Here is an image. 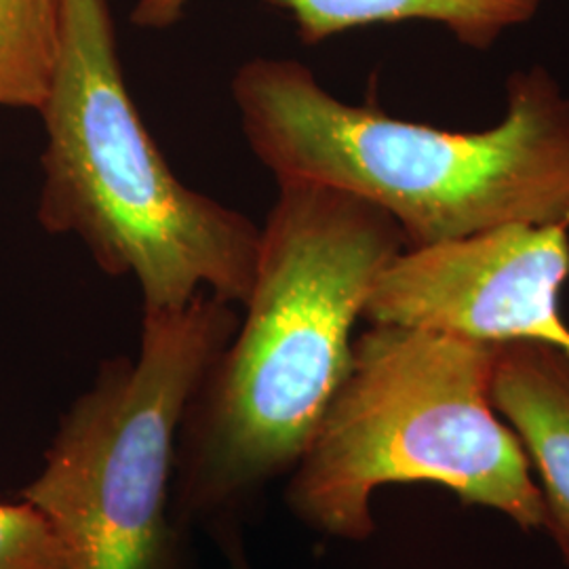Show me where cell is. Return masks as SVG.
Returning <instances> with one entry per match:
<instances>
[{"label": "cell", "instance_id": "10", "mask_svg": "<svg viewBox=\"0 0 569 569\" xmlns=\"http://www.w3.org/2000/svg\"><path fill=\"white\" fill-rule=\"evenodd\" d=\"M0 569H68L56 529L26 500L0 502Z\"/></svg>", "mask_w": 569, "mask_h": 569}, {"label": "cell", "instance_id": "6", "mask_svg": "<svg viewBox=\"0 0 569 569\" xmlns=\"http://www.w3.org/2000/svg\"><path fill=\"white\" fill-rule=\"evenodd\" d=\"M568 228L507 224L407 247L380 274L363 319L488 345H545L569 357V326L559 308L569 277Z\"/></svg>", "mask_w": 569, "mask_h": 569}, {"label": "cell", "instance_id": "11", "mask_svg": "<svg viewBox=\"0 0 569 569\" xmlns=\"http://www.w3.org/2000/svg\"><path fill=\"white\" fill-rule=\"evenodd\" d=\"M545 529L552 536L555 545L563 552V557L569 563V512L549 502V521Z\"/></svg>", "mask_w": 569, "mask_h": 569}, {"label": "cell", "instance_id": "2", "mask_svg": "<svg viewBox=\"0 0 569 569\" xmlns=\"http://www.w3.org/2000/svg\"><path fill=\"white\" fill-rule=\"evenodd\" d=\"M507 93V117L491 129L449 131L342 102L296 60L256 58L232 79L244 140L277 182L376 204L407 247L569 226V96L542 66L515 72Z\"/></svg>", "mask_w": 569, "mask_h": 569}, {"label": "cell", "instance_id": "5", "mask_svg": "<svg viewBox=\"0 0 569 569\" xmlns=\"http://www.w3.org/2000/svg\"><path fill=\"white\" fill-rule=\"evenodd\" d=\"M232 306L201 293L143 312L138 355L106 361L61 416L20 496L56 529L68 569H180L169 519L178 432L239 327Z\"/></svg>", "mask_w": 569, "mask_h": 569}, {"label": "cell", "instance_id": "9", "mask_svg": "<svg viewBox=\"0 0 569 569\" xmlns=\"http://www.w3.org/2000/svg\"><path fill=\"white\" fill-rule=\"evenodd\" d=\"M63 0H0V108L39 112L51 89Z\"/></svg>", "mask_w": 569, "mask_h": 569}, {"label": "cell", "instance_id": "12", "mask_svg": "<svg viewBox=\"0 0 569 569\" xmlns=\"http://www.w3.org/2000/svg\"><path fill=\"white\" fill-rule=\"evenodd\" d=\"M222 549H224L226 557L230 559V566L232 569H251L247 563V557L243 552V542L239 536H230L222 540Z\"/></svg>", "mask_w": 569, "mask_h": 569}, {"label": "cell", "instance_id": "4", "mask_svg": "<svg viewBox=\"0 0 569 569\" xmlns=\"http://www.w3.org/2000/svg\"><path fill=\"white\" fill-rule=\"evenodd\" d=\"M496 350L443 331L369 326L291 472V512L327 538L361 542L376 529L378 489L430 483L521 529L547 528V493L491 401Z\"/></svg>", "mask_w": 569, "mask_h": 569}, {"label": "cell", "instance_id": "1", "mask_svg": "<svg viewBox=\"0 0 569 569\" xmlns=\"http://www.w3.org/2000/svg\"><path fill=\"white\" fill-rule=\"evenodd\" d=\"M277 183L243 323L188 407L176 449V509L220 538L305 458L352 363L367 300L407 249L376 204L321 183Z\"/></svg>", "mask_w": 569, "mask_h": 569}, {"label": "cell", "instance_id": "8", "mask_svg": "<svg viewBox=\"0 0 569 569\" xmlns=\"http://www.w3.org/2000/svg\"><path fill=\"white\" fill-rule=\"evenodd\" d=\"M491 401L528 451L547 500L569 512V357L545 345H498Z\"/></svg>", "mask_w": 569, "mask_h": 569}, {"label": "cell", "instance_id": "7", "mask_svg": "<svg viewBox=\"0 0 569 569\" xmlns=\"http://www.w3.org/2000/svg\"><path fill=\"white\" fill-rule=\"evenodd\" d=\"M298 26L306 44L348 30L430 21L472 49H489L509 30L528 23L542 0H274ZM190 0H136L131 21L142 30H167L182 20Z\"/></svg>", "mask_w": 569, "mask_h": 569}, {"label": "cell", "instance_id": "3", "mask_svg": "<svg viewBox=\"0 0 569 569\" xmlns=\"http://www.w3.org/2000/svg\"><path fill=\"white\" fill-rule=\"evenodd\" d=\"M39 114L44 232L77 237L106 274L133 279L143 312L201 293L243 305L260 226L173 173L129 93L108 0H63L60 56Z\"/></svg>", "mask_w": 569, "mask_h": 569}]
</instances>
